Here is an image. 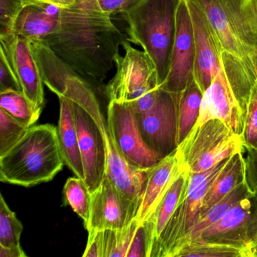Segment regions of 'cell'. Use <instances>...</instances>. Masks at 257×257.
<instances>
[{"mask_svg":"<svg viewBox=\"0 0 257 257\" xmlns=\"http://www.w3.org/2000/svg\"><path fill=\"white\" fill-rule=\"evenodd\" d=\"M212 119L220 120L231 132L242 136L244 113L222 66L203 94L199 117L195 124L201 125Z\"/></svg>","mask_w":257,"mask_h":257,"instance_id":"15","label":"cell"},{"mask_svg":"<svg viewBox=\"0 0 257 257\" xmlns=\"http://www.w3.org/2000/svg\"><path fill=\"white\" fill-rule=\"evenodd\" d=\"M195 40L194 79L204 93L222 68V49L207 16L194 0H186Z\"/></svg>","mask_w":257,"mask_h":257,"instance_id":"12","label":"cell"},{"mask_svg":"<svg viewBox=\"0 0 257 257\" xmlns=\"http://www.w3.org/2000/svg\"><path fill=\"white\" fill-rule=\"evenodd\" d=\"M251 192L246 180L242 182L234 190L219 200L214 205L212 206L202 216H200L198 222L194 225L186 237H201L203 231L219 220L237 201ZM182 243V242H181ZM176 251V250H175Z\"/></svg>","mask_w":257,"mask_h":257,"instance_id":"23","label":"cell"},{"mask_svg":"<svg viewBox=\"0 0 257 257\" xmlns=\"http://www.w3.org/2000/svg\"><path fill=\"white\" fill-rule=\"evenodd\" d=\"M84 257H104L103 230L88 231V240Z\"/></svg>","mask_w":257,"mask_h":257,"instance_id":"35","label":"cell"},{"mask_svg":"<svg viewBox=\"0 0 257 257\" xmlns=\"http://www.w3.org/2000/svg\"><path fill=\"white\" fill-rule=\"evenodd\" d=\"M126 257H149L148 237L143 222L137 228Z\"/></svg>","mask_w":257,"mask_h":257,"instance_id":"34","label":"cell"},{"mask_svg":"<svg viewBox=\"0 0 257 257\" xmlns=\"http://www.w3.org/2000/svg\"><path fill=\"white\" fill-rule=\"evenodd\" d=\"M64 164L57 127L49 124L34 125L0 157V180L31 187L51 181Z\"/></svg>","mask_w":257,"mask_h":257,"instance_id":"2","label":"cell"},{"mask_svg":"<svg viewBox=\"0 0 257 257\" xmlns=\"http://www.w3.org/2000/svg\"><path fill=\"white\" fill-rule=\"evenodd\" d=\"M60 101V116L58 120V144L64 163L76 174L85 180V170L79 145V138L72 114L70 102L66 97H58Z\"/></svg>","mask_w":257,"mask_h":257,"instance_id":"19","label":"cell"},{"mask_svg":"<svg viewBox=\"0 0 257 257\" xmlns=\"http://www.w3.org/2000/svg\"><path fill=\"white\" fill-rule=\"evenodd\" d=\"M0 108L27 127L38 121L42 108L34 106L22 91L9 90L0 92Z\"/></svg>","mask_w":257,"mask_h":257,"instance_id":"24","label":"cell"},{"mask_svg":"<svg viewBox=\"0 0 257 257\" xmlns=\"http://www.w3.org/2000/svg\"><path fill=\"white\" fill-rule=\"evenodd\" d=\"M20 2L22 3L23 7L33 4H49L61 8H66L74 5L78 2V0H20Z\"/></svg>","mask_w":257,"mask_h":257,"instance_id":"36","label":"cell"},{"mask_svg":"<svg viewBox=\"0 0 257 257\" xmlns=\"http://www.w3.org/2000/svg\"><path fill=\"white\" fill-rule=\"evenodd\" d=\"M141 203L132 201L119 192L105 176L100 187L92 193L88 231L123 229L135 218Z\"/></svg>","mask_w":257,"mask_h":257,"instance_id":"14","label":"cell"},{"mask_svg":"<svg viewBox=\"0 0 257 257\" xmlns=\"http://www.w3.org/2000/svg\"><path fill=\"white\" fill-rule=\"evenodd\" d=\"M177 115L178 94L161 88L154 106L147 112L137 114L144 141L162 158L174 153L178 147Z\"/></svg>","mask_w":257,"mask_h":257,"instance_id":"10","label":"cell"},{"mask_svg":"<svg viewBox=\"0 0 257 257\" xmlns=\"http://www.w3.org/2000/svg\"><path fill=\"white\" fill-rule=\"evenodd\" d=\"M28 128L0 108V157L20 141Z\"/></svg>","mask_w":257,"mask_h":257,"instance_id":"28","label":"cell"},{"mask_svg":"<svg viewBox=\"0 0 257 257\" xmlns=\"http://www.w3.org/2000/svg\"><path fill=\"white\" fill-rule=\"evenodd\" d=\"M106 121L118 150L131 166L147 171L164 159L146 144L130 103L109 101Z\"/></svg>","mask_w":257,"mask_h":257,"instance_id":"8","label":"cell"},{"mask_svg":"<svg viewBox=\"0 0 257 257\" xmlns=\"http://www.w3.org/2000/svg\"><path fill=\"white\" fill-rule=\"evenodd\" d=\"M244 160L245 180L252 192H257V150L242 148Z\"/></svg>","mask_w":257,"mask_h":257,"instance_id":"33","label":"cell"},{"mask_svg":"<svg viewBox=\"0 0 257 257\" xmlns=\"http://www.w3.org/2000/svg\"><path fill=\"white\" fill-rule=\"evenodd\" d=\"M189 172L184 168L170 186L151 216L141 222L145 226L149 242V257L152 249L169 222L180 201L184 198L189 185Z\"/></svg>","mask_w":257,"mask_h":257,"instance_id":"18","label":"cell"},{"mask_svg":"<svg viewBox=\"0 0 257 257\" xmlns=\"http://www.w3.org/2000/svg\"><path fill=\"white\" fill-rule=\"evenodd\" d=\"M92 193L88 189L85 180L79 177H70L63 189V201L64 205L72 207L75 213L82 218L86 228L91 214Z\"/></svg>","mask_w":257,"mask_h":257,"instance_id":"25","label":"cell"},{"mask_svg":"<svg viewBox=\"0 0 257 257\" xmlns=\"http://www.w3.org/2000/svg\"><path fill=\"white\" fill-rule=\"evenodd\" d=\"M124 56L115 59L116 73L105 88L109 101L128 103L137 114L144 113L154 106L159 96L157 70L144 50L135 49L127 39L121 44Z\"/></svg>","mask_w":257,"mask_h":257,"instance_id":"6","label":"cell"},{"mask_svg":"<svg viewBox=\"0 0 257 257\" xmlns=\"http://www.w3.org/2000/svg\"><path fill=\"white\" fill-rule=\"evenodd\" d=\"M66 98L70 102L79 138L85 170L84 180L93 193L100 187L106 176L105 130L107 121L91 85H85Z\"/></svg>","mask_w":257,"mask_h":257,"instance_id":"5","label":"cell"},{"mask_svg":"<svg viewBox=\"0 0 257 257\" xmlns=\"http://www.w3.org/2000/svg\"><path fill=\"white\" fill-rule=\"evenodd\" d=\"M175 151L147 171L145 186L137 219L147 220L183 170Z\"/></svg>","mask_w":257,"mask_h":257,"instance_id":"16","label":"cell"},{"mask_svg":"<svg viewBox=\"0 0 257 257\" xmlns=\"http://www.w3.org/2000/svg\"><path fill=\"white\" fill-rule=\"evenodd\" d=\"M242 137L218 119L195 124L176 150L180 165L190 174L213 168L241 152Z\"/></svg>","mask_w":257,"mask_h":257,"instance_id":"7","label":"cell"},{"mask_svg":"<svg viewBox=\"0 0 257 257\" xmlns=\"http://www.w3.org/2000/svg\"><path fill=\"white\" fill-rule=\"evenodd\" d=\"M140 222L139 219L135 218L123 229L103 230L104 257H126Z\"/></svg>","mask_w":257,"mask_h":257,"instance_id":"26","label":"cell"},{"mask_svg":"<svg viewBox=\"0 0 257 257\" xmlns=\"http://www.w3.org/2000/svg\"><path fill=\"white\" fill-rule=\"evenodd\" d=\"M214 30L222 52L257 77V0H194Z\"/></svg>","mask_w":257,"mask_h":257,"instance_id":"3","label":"cell"},{"mask_svg":"<svg viewBox=\"0 0 257 257\" xmlns=\"http://www.w3.org/2000/svg\"><path fill=\"white\" fill-rule=\"evenodd\" d=\"M142 0H91L94 8L105 14H121L139 4Z\"/></svg>","mask_w":257,"mask_h":257,"instance_id":"32","label":"cell"},{"mask_svg":"<svg viewBox=\"0 0 257 257\" xmlns=\"http://www.w3.org/2000/svg\"><path fill=\"white\" fill-rule=\"evenodd\" d=\"M0 42L22 92L34 106L43 108L45 84L31 40L10 33L0 34Z\"/></svg>","mask_w":257,"mask_h":257,"instance_id":"13","label":"cell"},{"mask_svg":"<svg viewBox=\"0 0 257 257\" xmlns=\"http://www.w3.org/2000/svg\"><path fill=\"white\" fill-rule=\"evenodd\" d=\"M241 137L243 147L257 150V82L252 88L246 106Z\"/></svg>","mask_w":257,"mask_h":257,"instance_id":"29","label":"cell"},{"mask_svg":"<svg viewBox=\"0 0 257 257\" xmlns=\"http://www.w3.org/2000/svg\"><path fill=\"white\" fill-rule=\"evenodd\" d=\"M24 226L14 212L9 207L2 194L0 195V246H20Z\"/></svg>","mask_w":257,"mask_h":257,"instance_id":"27","label":"cell"},{"mask_svg":"<svg viewBox=\"0 0 257 257\" xmlns=\"http://www.w3.org/2000/svg\"><path fill=\"white\" fill-rule=\"evenodd\" d=\"M247 257L237 246L207 241L202 237H186L174 252L173 257Z\"/></svg>","mask_w":257,"mask_h":257,"instance_id":"22","label":"cell"},{"mask_svg":"<svg viewBox=\"0 0 257 257\" xmlns=\"http://www.w3.org/2000/svg\"><path fill=\"white\" fill-rule=\"evenodd\" d=\"M0 58V92L9 90L22 91L11 64L3 51H1Z\"/></svg>","mask_w":257,"mask_h":257,"instance_id":"31","label":"cell"},{"mask_svg":"<svg viewBox=\"0 0 257 257\" xmlns=\"http://www.w3.org/2000/svg\"><path fill=\"white\" fill-rule=\"evenodd\" d=\"M253 257H257V246H256V249H255V252H254V256Z\"/></svg>","mask_w":257,"mask_h":257,"instance_id":"38","label":"cell"},{"mask_svg":"<svg viewBox=\"0 0 257 257\" xmlns=\"http://www.w3.org/2000/svg\"><path fill=\"white\" fill-rule=\"evenodd\" d=\"M180 0H142L121 13L127 22V41L138 45L156 66L159 85L168 76Z\"/></svg>","mask_w":257,"mask_h":257,"instance_id":"4","label":"cell"},{"mask_svg":"<svg viewBox=\"0 0 257 257\" xmlns=\"http://www.w3.org/2000/svg\"><path fill=\"white\" fill-rule=\"evenodd\" d=\"M61 7L49 4L24 7L16 20L13 34L34 40H44L58 31Z\"/></svg>","mask_w":257,"mask_h":257,"instance_id":"17","label":"cell"},{"mask_svg":"<svg viewBox=\"0 0 257 257\" xmlns=\"http://www.w3.org/2000/svg\"><path fill=\"white\" fill-rule=\"evenodd\" d=\"M203 94L195 79L178 94L177 145L182 143L196 124L199 117Z\"/></svg>","mask_w":257,"mask_h":257,"instance_id":"21","label":"cell"},{"mask_svg":"<svg viewBox=\"0 0 257 257\" xmlns=\"http://www.w3.org/2000/svg\"><path fill=\"white\" fill-rule=\"evenodd\" d=\"M201 237L237 246L247 257H253L257 246V192L251 191L237 201L218 222L203 231Z\"/></svg>","mask_w":257,"mask_h":257,"instance_id":"9","label":"cell"},{"mask_svg":"<svg viewBox=\"0 0 257 257\" xmlns=\"http://www.w3.org/2000/svg\"><path fill=\"white\" fill-rule=\"evenodd\" d=\"M27 255L22 246H0V257H26Z\"/></svg>","mask_w":257,"mask_h":257,"instance_id":"37","label":"cell"},{"mask_svg":"<svg viewBox=\"0 0 257 257\" xmlns=\"http://www.w3.org/2000/svg\"><path fill=\"white\" fill-rule=\"evenodd\" d=\"M244 180V160L240 152L229 158L223 169L216 176L204 197L200 216Z\"/></svg>","mask_w":257,"mask_h":257,"instance_id":"20","label":"cell"},{"mask_svg":"<svg viewBox=\"0 0 257 257\" xmlns=\"http://www.w3.org/2000/svg\"><path fill=\"white\" fill-rule=\"evenodd\" d=\"M23 6L20 0H0V34L13 33Z\"/></svg>","mask_w":257,"mask_h":257,"instance_id":"30","label":"cell"},{"mask_svg":"<svg viewBox=\"0 0 257 257\" xmlns=\"http://www.w3.org/2000/svg\"><path fill=\"white\" fill-rule=\"evenodd\" d=\"M126 39L111 16L94 8L91 0H78L61 8L58 31L43 41L91 85L106 79Z\"/></svg>","mask_w":257,"mask_h":257,"instance_id":"1","label":"cell"},{"mask_svg":"<svg viewBox=\"0 0 257 257\" xmlns=\"http://www.w3.org/2000/svg\"><path fill=\"white\" fill-rule=\"evenodd\" d=\"M195 49L192 21L186 0H180L176 18V34L169 72L160 88L181 93L194 79Z\"/></svg>","mask_w":257,"mask_h":257,"instance_id":"11","label":"cell"}]
</instances>
